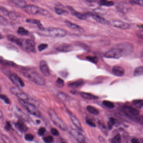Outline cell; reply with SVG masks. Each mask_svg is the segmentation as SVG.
<instances>
[{
  "label": "cell",
  "mask_w": 143,
  "mask_h": 143,
  "mask_svg": "<svg viewBox=\"0 0 143 143\" xmlns=\"http://www.w3.org/2000/svg\"><path fill=\"white\" fill-rule=\"evenodd\" d=\"M22 74L25 77L37 85L43 86L45 84V79L36 71L25 70L23 71Z\"/></svg>",
  "instance_id": "1"
},
{
  "label": "cell",
  "mask_w": 143,
  "mask_h": 143,
  "mask_svg": "<svg viewBox=\"0 0 143 143\" xmlns=\"http://www.w3.org/2000/svg\"><path fill=\"white\" fill-rule=\"evenodd\" d=\"M48 114L53 123L62 130L66 131L68 128L66 124L61 118L58 117L55 112L52 109H50L48 110Z\"/></svg>",
  "instance_id": "2"
},
{
  "label": "cell",
  "mask_w": 143,
  "mask_h": 143,
  "mask_svg": "<svg viewBox=\"0 0 143 143\" xmlns=\"http://www.w3.org/2000/svg\"><path fill=\"white\" fill-rule=\"evenodd\" d=\"M24 10L29 14H40L47 16L48 14V11L46 10L34 5H27L24 8Z\"/></svg>",
  "instance_id": "3"
},
{
  "label": "cell",
  "mask_w": 143,
  "mask_h": 143,
  "mask_svg": "<svg viewBox=\"0 0 143 143\" xmlns=\"http://www.w3.org/2000/svg\"><path fill=\"white\" fill-rule=\"evenodd\" d=\"M19 100L21 105L31 114L37 117H41L40 112L34 105L23 100L19 99Z\"/></svg>",
  "instance_id": "4"
},
{
  "label": "cell",
  "mask_w": 143,
  "mask_h": 143,
  "mask_svg": "<svg viewBox=\"0 0 143 143\" xmlns=\"http://www.w3.org/2000/svg\"><path fill=\"white\" fill-rule=\"evenodd\" d=\"M46 31L49 35L54 37H64L67 35L66 30L60 28H48Z\"/></svg>",
  "instance_id": "5"
},
{
  "label": "cell",
  "mask_w": 143,
  "mask_h": 143,
  "mask_svg": "<svg viewBox=\"0 0 143 143\" xmlns=\"http://www.w3.org/2000/svg\"><path fill=\"white\" fill-rule=\"evenodd\" d=\"M123 53V51L121 48H113L106 52L104 56L106 58L118 59L122 57Z\"/></svg>",
  "instance_id": "6"
},
{
  "label": "cell",
  "mask_w": 143,
  "mask_h": 143,
  "mask_svg": "<svg viewBox=\"0 0 143 143\" xmlns=\"http://www.w3.org/2000/svg\"><path fill=\"white\" fill-rule=\"evenodd\" d=\"M4 73L9 78L13 84H14L16 86L18 87L19 86L21 87H24L25 85L24 82H23L22 79L16 74H11L7 71L6 72H4Z\"/></svg>",
  "instance_id": "7"
},
{
  "label": "cell",
  "mask_w": 143,
  "mask_h": 143,
  "mask_svg": "<svg viewBox=\"0 0 143 143\" xmlns=\"http://www.w3.org/2000/svg\"><path fill=\"white\" fill-rule=\"evenodd\" d=\"M123 110L124 113L126 114V115H127V116H129L130 117H131L134 120H136V121L139 116V111L132 107L125 106L123 108Z\"/></svg>",
  "instance_id": "8"
},
{
  "label": "cell",
  "mask_w": 143,
  "mask_h": 143,
  "mask_svg": "<svg viewBox=\"0 0 143 143\" xmlns=\"http://www.w3.org/2000/svg\"><path fill=\"white\" fill-rule=\"evenodd\" d=\"M22 48L29 52L35 53V43L33 40L30 39L25 40Z\"/></svg>",
  "instance_id": "9"
},
{
  "label": "cell",
  "mask_w": 143,
  "mask_h": 143,
  "mask_svg": "<svg viewBox=\"0 0 143 143\" xmlns=\"http://www.w3.org/2000/svg\"><path fill=\"white\" fill-rule=\"evenodd\" d=\"M10 91L12 93L16 95V96L19 98V99L23 100L26 101H27L28 100V97L26 94L22 92L17 87H13L10 89Z\"/></svg>",
  "instance_id": "10"
},
{
  "label": "cell",
  "mask_w": 143,
  "mask_h": 143,
  "mask_svg": "<svg viewBox=\"0 0 143 143\" xmlns=\"http://www.w3.org/2000/svg\"><path fill=\"white\" fill-rule=\"evenodd\" d=\"M39 66L40 71L43 75L46 77H48L50 76V69L46 61L43 60L41 61Z\"/></svg>",
  "instance_id": "11"
},
{
  "label": "cell",
  "mask_w": 143,
  "mask_h": 143,
  "mask_svg": "<svg viewBox=\"0 0 143 143\" xmlns=\"http://www.w3.org/2000/svg\"><path fill=\"white\" fill-rule=\"evenodd\" d=\"M7 39L10 42L16 44L19 47L22 48L24 43L25 39L19 38L12 34H8L7 36Z\"/></svg>",
  "instance_id": "12"
},
{
  "label": "cell",
  "mask_w": 143,
  "mask_h": 143,
  "mask_svg": "<svg viewBox=\"0 0 143 143\" xmlns=\"http://www.w3.org/2000/svg\"><path fill=\"white\" fill-rule=\"evenodd\" d=\"M71 134L73 137L76 139L77 142L80 143H84L85 142V138L82 133L79 132L75 129H72L70 131Z\"/></svg>",
  "instance_id": "13"
},
{
  "label": "cell",
  "mask_w": 143,
  "mask_h": 143,
  "mask_svg": "<svg viewBox=\"0 0 143 143\" xmlns=\"http://www.w3.org/2000/svg\"><path fill=\"white\" fill-rule=\"evenodd\" d=\"M112 24L116 27L119 28L123 29H129L130 27V25L127 23L124 22L122 21L117 20H115L112 21Z\"/></svg>",
  "instance_id": "14"
},
{
  "label": "cell",
  "mask_w": 143,
  "mask_h": 143,
  "mask_svg": "<svg viewBox=\"0 0 143 143\" xmlns=\"http://www.w3.org/2000/svg\"><path fill=\"white\" fill-rule=\"evenodd\" d=\"M119 47L122 50L123 53H130L133 50V46L132 44L127 42L120 44Z\"/></svg>",
  "instance_id": "15"
},
{
  "label": "cell",
  "mask_w": 143,
  "mask_h": 143,
  "mask_svg": "<svg viewBox=\"0 0 143 143\" xmlns=\"http://www.w3.org/2000/svg\"><path fill=\"white\" fill-rule=\"evenodd\" d=\"M58 51L63 53H67L73 50V48L71 45L68 44H62L56 48Z\"/></svg>",
  "instance_id": "16"
},
{
  "label": "cell",
  "mask_w": 143,
  "mask_h": 143,
  "mask_svg": "<svg viewBox=\"0 0 143 143\" xmlns=\"http://www.w3.org/2000/svg\"><path fill=\"white\" fill-rule=\"evenodd\" d=\"M68 8L69 10L71 12L73 15L76 16L79 19L82 20H85L87 19V15L86 14H82V13L76 11L74 9L71 7H68Z\"/></svg>",
  "instance_id": "17"
},
{
  "label": "cell",
  "mask_w": 143,
  "mask_h": 143,
  "mask_svg": "<svg viewBox=\"0 0 143 143\" xmlns=\"http://www.w3.org/2000/svg\"><path fill=\"white\" fill-rule=\"evenodd\" d=\"M15 127L21 132H25L27 130L28 128L26 124L21 120H19L15 124Z\"/></svg>",
  "instance_id": "18"
},
{
  "label": "cell",
  "mask_w": 143,
  "mask_h": 143,
  "mask_svg": "<svg viewBox=\"0 0 143 143\" xmlns=\"http://www.w3.org/2000/svg\"><path fill=\"white\" fill-rule=\"evenodd\" d=\"M113 74L115 76L121 77L123 76L125 73L124 69L120 66H115L112 69Z\"/></svg>",
  "instance_id": "19"
},
{
  "label": "cell",
  "mask_w": 143,
  "mask_h": 143,
  "mask_svg": "<svg viewBox=\"0 0 143 143\" xmlns=\"http://www.w3.org/2000/svg\"><path fill=\"white\" fill-rule=\"evenodd\" d=\"M91 15L92 18L98 22L103 24H109V21L107 20L98 15L95 14H91Z\"/></svg>",
  "instance_id": "20"
},
{
  "label": "cell",
  "mask_w": 143,
  "mask_h": 143,
  "mask_svg": "<svg viewBox=\"0 0 143 143\" xmlns=\"http://www.w3.org/2000/svg\"><path fill=\"white\" fill-rule=\"evenodd\" d=\"M70 117L71 119V121L74 124V125L76 126L77 129L79 130H82V128L81 126L80 121H79V120L77 119V118L75 116L71 114V113H69Z\"/></svg>",
  "instance_id": "21"
},
{
  "label": "cell",
  "mask_w": 143,
  "mask_h": 143,
  "mask_svg": "<svg viewBox=\"0 0 143 143\" xmlns=\"http://www.w3.org/2000/svg\"><path fill=\"white\" fill-rule=\"evenodd\" d=\"M26 22L32 24H35L37 25L39 29H40V30L42 31H45V29L43 25H42V24L40 22V21L38 20L37 19H27L26 20Z\"/></svg>",
  "instance_id": "22"
},
{
  "label": "cell",
  "mask_w": 143,
  "mask_h": 143,
  "mask_svg": "<svg viewBox=\"0 0 143 143\" xmlns=\"http://www.w3.org/2000/svg\"><path fill=\"white\" fill-rule=\"evenodd\" d=\"M79 94L80 95L81 97L84 98V99L88 100H96L98 99V97L96 96L95 95H93L91 94L85 93V92H79Z\"/></svg>",
  "instance_id": "23"
},
{
  "label": "cell",
  "mask_w": 143,
  "mask_h": 143,
  "mask_svg": "<svg viewBox=\"0 0 143 143\" xmlns=\"http://www.w3.org/2000/svg\"><path fill=\"white\" fill-rule=\"evenodd\" d=\"M65 24H66V26L70 28L71 29H75V30H79V31H82L83 30L82 28H81L80 26L78 25L77 24H74L73 23L69 21L66 20L65 21Z\"/></svg>",
  "instance_id": "24"
},
{
  "label": "cell",
  "mask_w": 143,
  "mask_h": 143,
  "mask_svg": "<svg viewBox=\"0 0 143 143\" xmlns=\"http://www.w3.org/2000/svg\"><path fill=\"white\" fill-rule=\"evenodd\" d=\"M83 82H84V81L82 79H79L75 82L69 84L68 86L70 88L73 89H76L80 87L83 84Z\"/></svg>",
  "instance_id": "25"
},
{
  "label": "cell",
  "mask_w": 143,
  "mask_h": 143,
  "mask_svg": "<svg viewBox=\"0 0 143 143\" xmlns=\"http://www.w3.org/2000/svg\"><path fill=\"white\" fill-rule=\"evenodd\" d=\"M12 2L16 6L21 8H24L27 5L24 0H12Z\"/></svg>",
  "instance_id": "26"
},
{
  "label": "cell",
  "mask_w": 143,
  "mask_h": 143,
  "mask_svg": "<svg viewBox=\"0 0 143 143\" xmlns=\"http://www.w3.org/2000/svg\"><path fill=\"white\" fill-rule=\"evenodd\" d=\"M0 63L1 64L5 65L7 66H11V67H17V66L16 64L14 62H13L12 61H8L7 60L4 59L2 57H0Z\"/></svg>",
  "instance_id": "27"
},
{
  "label": "cell",
  "mask_w": 143,
  "mask_h": 143,
  "mask_svg": "<svg viewBox=\"0 0 143 143\" xmlns=\"http://www.w3.org/2000/svg\"><path fill=\"white\" fill-rule=\"evenodd\" d=\"M132 103L136 108L141 109L143 108V100H136L132 101Z\"/></svg>",
  "instance_id": "28"
},
{
  "label": "cell",
  "mask_w": 143,
  "mask_h": 143,
  "mask_svg": "<svg viewBox=\"0 0 143 143\" xmlns=\"http://www.w3.org/2000/svg\"><path fill=\"white\" fill-rule=\"evenodd\" d=\"M15 113L16 114V116H19L18 117H20L21 118L24 120L25 121L27 120V116L24 113H23L22 111L21 110V109H19V108H16L15 109Z\"/></svg>",
  "instance_id": "29"
},
{
  "label": "cell",
  "mask_w": 143,
  "mask_h": 143,
  "mask_svg": "<svg viewBox=\"0 0 143 143\" xmlns=\"http://www.w3.org/2000/svg\"><path fill=\"white\" fill-rule=\"evenodd\" d=\"M98 3L102 6L107 7H112L114 5L113 2L108 1V0H100Z\"/></svg>",
  "instance_id": "30"
},
{
  "label": "cell",
  "mask_w": 143,
  "mask_h": 143,
  "mask_svg": "<svg viewBox=\"0 0 143 143\" xmlns=\"http://www.w3.org/2000/svg\"><path fill=\"white\" fill-rule=\"evenodd\" d=\"M87 109L89 113L94 115H97L99 113V112L98 111V109H96V108H95L93 106L90 105L87 106Z\"/></svg>",
  "instance_id": "31"
},
{
  "label": "cell",
  "mask_w": 143,
  "mask_h": 143,
  "mask_svg": "<svg viewBox=\"0 0 143 143\" xmlns=\"http://www.w3.org/2000/svg\"><path fill=\"white\" fill-rule=\"evenodd\" d=\"M134 76H138L143 75V66H140L135 68L134 71Z\"/></svg>",
  "instance_id": "32"
},
{
  "label": "cell",
  "mask_w": 143,
  "mask_h": 143,
  "mask_svg": "<svg viewBox=\"0 0 143 143\" xmlns=\"http://www.w3.org/2000/svg\"><path fill=\"white\" fill-rule=\"evenodd\" d=\"M17 33L21 35H27L29 34V32L24 28L23 27H19L18 28Z\"/></svg>",
  "instance_id": "33"
},
{
  "label": "cell",
  "mask_w": 143,
  "mask_h": 143,
  "mask_svg": "<svg viewBox=\"0 0 143 143\" xmlns=\"http://www.w3.org/2000/svg\"><path fill=\"white\" fill-rule=\"evenodd\" d=\"M57 96L58 98L63 101H67L68 99V96L66 95L65 94L63 93L62 92H58L57 94Z\"/></svg>",
  "instance_id": "34"
},
{
  "label": "cell",
  "mask_w": 143,
  "mask_h": 143,
  "mask_svg": "<svg viewBox=\"0 0 143 143\" xmlns=\"http://www.w3.org/2000/svg\"><path fill=\"white\" fill-rule=\"evenodd\" d=\"M103 104L106 107L110 108V109H113L114 108L115 105L114 104L112 103L111 102L109 101H107V100L103 101Z\"/></svg>",
  "instance_id": "35"
},
{
  "label": "cell",
  "mask_w": 143,
  "mask_h": 143,
  "mask_svg": "<svg viewBox=\"0 0 143 143\" xmlns=\"http://www.w3.org/2000/svg\"><path fill=\"white\" fill-rule=\"evenodd\" d=\"M86 59L89 61L91 62L92 63L96 64L98 63V58L96 56H88L86 57Z\"/></svg>",
  "instance_id": "36"
},
{
  "label": "cell",
  "mask_w": 143,
  "mask_h": 143,
  "mask_svg": "<svg viewBox=\"0 0 143 143\" xmlns=\"http://www.w3.org/2000/svg\"><path fill=\"white\" fill-rule=\"evenodd\" d=\"M7 16H8L10 19L11 20H13V21L16 20L17 17L16 14L13 11L9 12Z\"/></svg>",
  "instance_id": "37"
},
{
  "label": "cell",
  "mask_w": 143,
  "mask_h": 143,
  "mask_svg": "<svg viewBox=\"0 0 143 143\" xmlns=\"http://www.w3.org/2000/svg\"><path fill=\"white\" fill-rule=\"evenodd\" d=\"M55 84L57 86V87H60V88L63 87L64 85V81L63 79H61L60 78H58L55 82Z\"/></svg>",
  "instance_id": "38"
},
{
  "label": "cell",
  "mask_w": 143,
  "mask_h": 143,
  "mask_svg": "<svg viewBox=\"0 0 143 143\" xmlns=\"http://www.w3.org/2000/svg\"><path fill=\"white\" fill-rule=\"evenodd\" d=\"M121 139V135L120 134H117L113 138H112L111 140V142L113 143H118L120 142Z\"/></svg>",
  "instance_id": "39"
},
{
  "label": "cell",
  "mask_w": 143,
  "mask_h": 143,
  "mask_svg": "<svg viewBox=\"0 0 143 143\" xmlns=\"http://www.w3.org/2000/svg\"><path fill=\"white\" fill-rule=\"evenodd\" d=\"M115 123H116L115 119L112 117L110 118L109 121L108 123V126L110 130H111V129L113 128V126L115 124Z\"/></svg>",
  "instance_id": "40"
},
{
  "label": "cell",
  "mask_w": 143,
  "mask_h": 143,
  "mask_svg": "<svg viewBox=\"0 0 143 143\" xmlns=\"http://www.w3.org/2000/svg\"><path fill=\"white\" fill-rule=\"evenodd\" d=\"M55 12L58 15H62L65 14L66 13H68V12L62 9L61 8H55Z\"/></svg>",
  "instance_id": "41"
},
{
  "label": "cell",
  "mask_w": 143,
  "mask_h": 143,
  "mask_svg": "<svg viewBox=\"0 0 143 143\" xmlns=\"http://www.w3.org/2000/svg\"><path fill=\"white\" fill-rule=\"evenodd\" d=\"M0 98L2 100H3L7 104H8V105L10 104V102L9 100L6 95H1L0 96Z\"/></svg>",
  "instance_id": "42"
},
{
  "label": "cell",
  "mask_w": 143,
  "mask_h": 143,
  "mask_svg": "<svg viewBox=\"0 0 143 143\" xmlns=\"http://www.w3.org/2000/svg\"><path fill=\"white\" fill-rule=\"evenodd\" d=\"M48 47V45L47 44H41L38 46V50L39 52H41L45 50Z\"/></svg>",
  "instance_id": "43"
},
{
  "label": "cell",
  "mask_w": 143,
  "mask_h": 143,
  "mask_svg": "<svg viewBox=\"0 0 143 143\" xmlns=\"http://www.w3.org/2000/svg\"><path fill=\"white\" fill-rule=\"evenodd\" d=\"M46 132V129L44 127H41L38 130V134L40 136H43Z\"/></svg>",
  "instance_id": "44"
},
{
  "label": "cell",
  "mask_w": 143,
  "mask_h": 143,
  "mask_svg": "<svg viewBox=\"0 0 143 143\" xmlns=\"http://www.w3.org/2000/svg\"><path fill=\"white\" fill-rule=\"evenodd\" d=\"M53 138L52 136H48L45 137L43 138V140L44 142L45 143H50L51 142L53 141Z\"/></svg>",
  "instance_id": "45"
},
{
  "label": "cell",
  "mask_w": 143,
  "mask_h": 143,
  "mask_svg": "<svg viewBox=\"0 0 143 143\" xmlns=\"http://www.w3.org/2000/svg\"><path fill=\"white\" fill-rule=\"evenodd\" d=\"M34 137L32 134H27L25 136L24 138L27 141H32L33 139H34Z\"/></svg>",
  "instance_id": "46"
},
{
  "label": "cell",
  "mask_w": 143,
  "mask_h": 143,
  "mask_svg": "<svg viewBox=\"0 0 143 143\" xmlns=\"http://www.w3.org/2000/svg\"><path fill=\"white\" fill-rule=\"evenodd\" d=\"M131 3L140 6H143V0H132Z\"/></svg>",
  "instance_id": "47"
},
{
  "label": "cell",
  "mask_w": 143,
  "mask_h": 143,
  "mask_svg": "<svg viewBox=\"0 0 143 143\" xmlns=\"http://www.w3.org/2000/svg\"><path fill=\"white\" fill-rule=\"evenodd\" d=\"M136 35L139 38L143 39V30L139 29L137 31Z\"/></svg>",
  "instance_id": "48"
},
{
  "label": "cell",
  "mask_w": 143,
  "mask_h": 143,
  "mask_svg": "<svg viewBox=\"0 0 143 143\" xmlns=\"http://www.w3.org/2000/svg\"><path fill=\"white\" fill-rule=\"evenodd\" d=\"M51 133L53 135L55 136H58L60 135L59 132L58 131V130H57V129L54 128H52L51 129Z\"/></svg>",
  "instance_id": "49"
},
{
  "label": "cell",
  "mask_w": 143,
  "mask_h": 143,
  "mask_svg": "<svg viewBox=\"0 0 143 143\" xmlns=\"http://www.w3.org/2000/svg\"><path fill=\"white\" fill-rule=\"evenodd\" d=\"M1 139L3 141V142H4L5 143L11 142V140L9 138L6 136H5V135H1Z\"/></svg>",
  "instance_id": "50"
},
{
  "label": "cell",
  "mask_w": 143,
  "mask_h": 143,
  "mask_svg": "<svg viewBox=\"0 0 143 143\" xmlns=\"http://www.w3.org/2000/svg\"><path fill=\"white\" fill-rule=\"evenodd\" d=\"M0 12L2 13H3L4 15H6L7 16H8V13H9V11H8L5 8H4L3 7H0Z\"/></svg>",
  "instance_id": "51"
},
{
  "label": "cell",
  "mask_w": 143,
  "mask_h": 143,
  "mask_svg": "<svg viewBox=\"0 0 143 143\" xmlns=\"http://www.w3.org/2000/svg\"><path fill=\"white\" fill-rule=\"evenodd\" d=\"M11 125L9 122H7L4 129L7 131H9L11 129Z\"/></svg>",
  "instance_id": "52"
},
{
  "label": "cell",
  "mask_w": 143,
  "mask_h": 143,
  "mask_svg": "<svg viewBox=\"0 0 143 143\" xmlns=\"http://www.w3.org/2000/svg\"><path fill=\"white\" fill-rule=\"evenodd\" d=\"M86 123H87V124H88L89 125H90L92 127H96V125H95V123L90 120H86Z\"/></svg>",
  "instance_id": "53"
},
{
  "label": "cell",
  "mask_w": 143,
  "mask_h": 143,
  "mask_svg": "<svg viewBox=\"0 0 143 143\" xmlns=\"http://www.w3.org/2000/svg\"><path fill=\"white\" fill-rule=\"evenodd\" d=\"M0 22L1 25H6L7 24V21L4 18H3L1 16H0Z\"/></svg>",
  "instance_id": "54"
},
{
  "label": "cell",
  "mask_w": 143,
  "mask_h": 143,
  "mask_svg": "<svg viewBox=\"0 0 143 143\" xmlns=\"http://www.w3.org/2000/svg\"><path fill=\"white\" fill-rule=\"evenodd\" d=\"M137 121L140 123H141L143 126V117L139 116L137 120Z\"/></svg>",
  "instance_id": "55"
},
{
  "label": "cell",
  "mask_w": 143,
  "mask_h": 143,
  "mask_svg": "<svg viewBox=\"0 0 143 143\" xmlns=\"http://www.w3.org/2000/svg\"><path fill=\"white\" fill-rule=\"evenodd\" d=\"M89 3H99L100 0H86Z\"/></svg>",
  "instance_id": "56"
},
{
  "label": "cell",
  "mask_w": 143,
  "mask_h": 143,
  "mask_svg": "<svg viewBox=\"0 0 143 143\" xmlns=\"http://www.w3.org/2000/svg\"><path fill=\"white\" fill-rule=\"evenodd\" d=\"M131 142L133 143H139V142L138 141V139H137L136 138H133L132 140H131Z\"/></svg>",
  "instance_id": "57"
},
{
  "label": "cell",
  "mask_w": 143,
  "mask_h": 143,
  "mask_svg": "<svg viewBox=\"0 0 143 143\" xmlns=\"http://www.w3.org/2000/svg\"><path fill=\"white\" fill-rule=\"evenodd\" d=\"M71 92L73 94H74V95H76L78 93V92L76 91H75V90H72V91H71Z\"/></svg>",
  "instance_id": "58"
}]
</instances>
